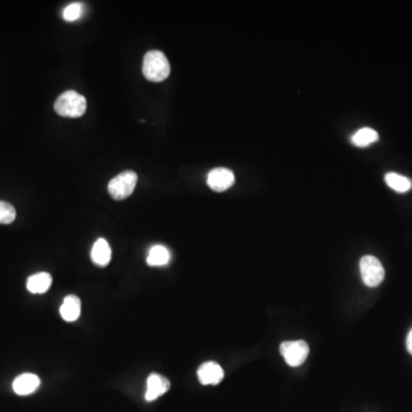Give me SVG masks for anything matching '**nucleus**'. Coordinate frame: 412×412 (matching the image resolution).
<instances>
[{
	"label": "nucleus",
	"mask_w": 412,
	"mask_h": 412,
	"mask_svg": "<svg viewBox=\"0 0 412 412\" xmlns=\"http://www.w3.org/2000/svg\"><path fill=\"white\" fill-rule=\"evenodd\" d=\"M16 218V208L11 203L0 201V223L9 225Z\"/></svg>",
	"instance_id": "16"
},
{
	"label": "nucleus",
	"mask_w": 412,
	"mask_h": 412,
	"mask_svg": "<svg viewBox=\"0 0 412 412\" xmlns=\"http://www.w3.org/2000/svg\"><path fill=\"white\" fill-rule=\"evenodd\" d=\"M40 385V377L35 373H22L13 382V389L16 394L25 396L30 395L38 389Z\"/></svg>",
	"instance_id": "9"
},
{
	"label": "nucleus",
	"mask_w": 412,
	"mask_h": 412,
	"mask_svg": "<svg viewBox=\"0 0 412 412\" xmlns=\"http://www.w3.org/2000/svg\"><path fill=\"white\" fill-rule=\"evenodd\" d=\"M81 299L76 295H66L64 304L61 306L60 314L66 322H75L81 315Z\"/></svg>",
	"instance_id": "12"
},
{
	"label": "nucleus",
	"mask_w": 412,
	"mask_h": 412,
	"mask_svg": "<svg viewBox=\"0 0 412 412\" xmlns=\"http://www.w3.org/2000/svg\"><path fill=\"white\" fill-rule=\"evenodd\" d=\"M235 184V175L230 170L218 167L208 175V184L211 189L218 193L229 189Z\"/></svg>",
	"instance_id": "6"
},
{
	"label": "nucleus",
	"mask_w": 412,
	"mask_h": 412,
	"mask_svg": "<svg viewBox=\"0 0 412 412\" xmlns=\"http://www.w3.org/2000/svg\"><path fill=\"white\" fill-rule=\"evenodd\" d=\"M406 349L412 355V329L410 330L408 337H406Z\"/></svg>",
	"instance_id": "18"
},
{
	"label": "nucleus",
	"mask_w": 412,
	"mask_h": 412,
	"mask_svg": "<svg viewBox=\"0 0 412 412\" xmlns=\"http://www.w3.org/2000/svg\"><path fill=\"white\" fill-rule=\"evenodd\" d=\"M142 73L148 81L160 83L169 77L171 66L164 53L160 51H149L143 57Z\"/></svg>",
	"instance_id": "1"
},
{
	"label": "nucleus",
	"mask_w": 412,
	"mask_h": 412,
	"mask_svg": "<svg viewBox=\"0 0 412 412\" xmlns=\"http://www.w3.org/2000/svg\"><path fill=\"white\" fill-rule=\"evenodd\" d=\"M171 260V253L164 245H154L148 254L147 264L151 267L166 266Z\"/></svg>",
	"instance_id": "13"
},
{
	"label": "nucleus",
	"mask_w": 412,
	"mask_h": 412,
	"mask_svg": "<svg viewBox=\"0 0 412 412\" xmlns=\"http://www.w3.org/2000/svg\"><path fill=\"white\" fill-rule=\"evenodd\" d=\"M84 6L81 3H73L68 5L64 11V18L66 22H75L83 16Z\"/></svg>",
	"instance_id": "17"
},
{
	"label": "nucleus",
	"mask_w": 412,
	"mask_h": 412,
	"mask_svg": "<svg viewBox=\"0 0 412 412\" xmlns=\"http://www.w3.org/2000/svg\"><path fill=\"white\" fill-rule=\"evenodd\" d=\"M197 376L202 385H218L223 379L225 372L216 362H205L199 367Z\"/></svg>",
	"instance_id": "7"
},
{
	"label": "nucleus",
	"mask_w": 412,
	"mask_h": 412,
	"mask_svg": "<svg viewBox=\"0 0 412 412\" xmlns=\"http://www.w3.org/2000/svg\"><path fill=\"white\" fill-rule=\"evenodd\" d=\"M86 99L75 90H66L54 103L55 112L62 117H81L86 112Z\"/></svg>",
	"instance_id": "2"
},
{
	"label": "nucleus",
	"mask_w": 412,
	"mask_h": 412,
	"mask_svg": "<svg viewBox=\"0 0 412 412\" xmlns=\"http://www.w3.org/2000/svg\"><path fill=\"white\" fill-rule=\"evenodd\" d=\"M362 280L369 288H376L385 278V269L382 262L373 256H364L360 261Z\"/></svg>",
	"instance_id": "4"
},
{
	"label": "nucleus",
	"mask_w": 412,
	"mask_h": 412,
	"mask_svg": "<svg viewBox=\"0 0 412 412\" xmlns=\"http://www.w3.org/2000/svg\"><path fill=\"white\" fill-rule=\"evenodd\" d=\"M386 184L397 193H406L411 189L412 182L410 179L404 175H397L394 172L387 173L385 177Z\"/></svg>",
	"instance_id": "14"
},
{
	"label": "nucleus",
	"mask_w": 412,
	"mask_h": 412,
	"mask_svg": "<svg viewBox=\"0 0 412 412\" xmlns=\"http://www.w3.org/2000/svg\"><path fill=\"white\" fill-rule=\"evenodd\" d=\"M280 351L290 367H299L308 358L310 346L304 340H292L281 343Z\"/></svg>",
	"instance_id": "5"
},
{
	"label": "nucleus",
	"mask_w": 412,
	"mask_h": 412,
	"mask_svg": "<svg viewBox=\"0 0 412 412\" xmlns=\"http://www.w3.org/2000/svg\"><path fill=\"white\" fill-rule=\"evenodd\" d=\"M138 182L136 172L125 171L114 177L108 184V192L116 201L127 199L132 195Z\"/></svg>",
	"instance_id": "3"
},
{
	"label": "nucleus",
	"mask_w": 412,
	"mask_h": 412,
	"mask_svg": "<svg viewBox=\"0 0 412 412\" xmlns=\"http://www.w3.org/2000/svg\"><path fill=\"white\" fill-rule=\"evenodd\" d=\"M170 387H171V384L167 378L160 376L158 373H151V376L148 377L146 400L148 402L157 400L158 397L165 394Z\"/></svg>",
	"instance_id": "8"
},
{
	"label": "nucleus",
	"mask_w": 412,
	"mask_h": 412,
	"mask_svg": "<svg viewBox=\"0 0 412 412\" xmlns=\"http://www.w3.org/2000/svg\"><path fill=\"white\" fill-rule=\"evenodd\" d=\"M52 282H53V278L51 275L46 271H42L28 278L27 289L33 295H42L49 291Z\"/></svg>",
	"instance_id": "11"
},
{
	"label": "nucleus",
	"mask_w": 412,
	"mask_h": 412,
	"mask_svg": "<svg viewBox=\"0 0 412 412\" xmlns=\"http://www.w3.org/2000/svg\"><path fill=\"white\" fill-rule=\"evenodd\" d=\"M379 136L375 129L370 127H364V129H358V132L352 136V142L358 147H367L373 142L378 140Z\"/></svg>",
	"instance_id": "15"
},
{
	"label": "nucleus",
	"mask_w": 412,
	"mask_h": 412,
	"mask_svg": "<svg viewBox=\"0 0 412 412\" xmlns=\"http://www.w3.org/2000/svg\"><path fill=\"white\" fill-rule=\"evenodd\" d=\"M90 258L95 265L100 267H105L112 260V247L105 238H99L94 243L92 251H90Z\"/></svg>",
	"instance_id": "10"
}]
</instances>
